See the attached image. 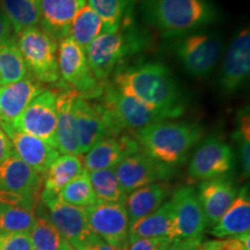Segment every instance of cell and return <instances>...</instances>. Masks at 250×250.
Segmentation results:
<instances>
[{"label":"cell","instance_id":"obj_26","mask_svg":"<svg viewBox=\"0 0 250 250\" xmlns=\"http://www.w3.org/2000/svg\"><path fill=\"white\" fill-rule=\"evenodd\" d=\"M249 228L250 199L248 187H243L237 193L232 206L214 225L210 233L217 237L236 236L249 233Z\"/></svg>","mask_w":250,"mask_h":250},{"label":"cell","instance_id":"obj_40","mask_svg":"<svg viewBox=\"0 0 250 250\" xmlns=\"http://www.w3.org/2000/svg\"><path fill=\"white\" fill-rule=\"evenodd\" d=\"M202 239L174 240L168 242L160 250H201Z\"/></svg>","mask_w":250,"mask_h":250},{"label":"cell","instance_id":"obj_7","mask_svg":"<svg viewBox=\"0 0 250 250\" xmlns=\"http://www.w3.org/2000/svg\"><path fill=\"white\" fill-rule=\"evenodd\" d=\"M41 201L48 211L43 215L51 221L74 250H89L94 243L101 239L90 229L83 208L66 204L58 198V195L43 191Z\"/></svg>","mask_w":250,"mask_h":250},{"label":"cell","instance_id":"obj_21","mask_svg":"<svg viewBox=\"0 0 250 250\" xmlns=\"http://www.w3.org/2000/svg\"><path fill=\"white\" fill-rule=\"evenodd\" d=\"M73 115L80 154H85L100 140L109 137L107 127L94 103L78 94L73 102Z\"/></svg>","mask_w":250,"mask_h":250},{"label":"cell","instance_id":"obj_6","mask_svg":"<svg viewBox=\"0 0 250 250\" xmlns=\"http://www.w3.org/2000/svg\"><path fill=\"white\" fill-rule=\"evenodd\" d=\"M17 44L31 76L41 83H57V41L40 27H31L18 34Z\"/></svg>","mask_w":250,"mask_h":250},{"label":"cell","instance_id":"obj_14","mask_svg":"<svg viewBox=\"0 0 250 250\" xmlns=\"http://www.w3.org/2000/svg\"><path fill=\"white\" fill-rule=\"evenodd\" d=\"M250 74V30L243 28L234 36L225 54L219 88L225 95H232L248 83Z\"/></svg>","mask_w":250,"mask_h":250},{"label":"cell","instance_id":"obj_30","mask_svg":"<svg viewBox=\"0 0 250 250\" xmlns=\"http://www.w3.org/2000/svg\"><path fill=\"white\" fill-rule=\"evenodd\" d=\"M104 33L101 19L88 5H83L72 21L68 36L71 37L83 51L96 37Z\"/></svg>","mask_w":250,"mask_h":250},{"label":"cell","instance_id":"obj_11","mask_svg":"<svg viewBox=\"0 0 250 250\" xmlns=\"http://www.w3.org/2000/svg\"><path fill=\"white\" fill-rule=\"evenodd\" d=\"M90 229L108 245L124 250L129 243V217L124 203H103L83 208Z\"/></svg>","mask_w":250,"mask_h":250},{"label":"cell","instance_id":"obj_44","mask_svg":"<svg viewBox=\"0 0 250 250\" xmlns=\"http://www.w3.org/2000/svg\"><path fill=\"white\" fill-rule=\"evenodd\" d=\"M2 208H4V204H1V203H0V214H1Z\"/></svg>","mask_w":250,"mask_h":250},{"label":"cell","instance_id":"obj_31","mask_svg":"<svg viewBox=\"0 0 250 250\" xmlns=\"http://www.w3.org/2000/svg\"><path fill=\"white\" fill-rule=\"evenodd\" d=\"M28 74L29 72L14 37L0 45V86L22 80Z\"/></svg>","mask_w":250,"mask_h":250},{"label":"cell","instance_id":"obj_43","mask_svg":"<svg viewBox=\"0 0 250 250\" xmlns=\"http://www.w3.org/2000/svg\"><path fill=\"white\" fill-rule=\"evenodd\" d=\"M89 250H122V249H118V248H116V247H112L110 245H108V243H105L102 239H99L98 241H96L92 247H90Z\"/></svg>","mask_w":250,"mask_h":250},{"label":"cell","instance_id":"obj_33","mask_svg":"<svg viewBox=\"0 0 250 250\" xmlns=\"http://www.w3.org/2000/svg\"><path fill=\"white\" fill-rule=\"evenodd\" d=\"M88 176L98 202L125 203L126 193L122 189L115 168L88 171Z\"/></svg>","mask_w":250,"mask_h":250},{"label":"cell","instance_id":"obj_2","mask_svg":"<svg viewBox=\"0 0 250 250\" xmlns=\"http://www.w3.org/2000/svg\"><path fill=\"white\" fill-rule=\"evenodd\" d=\"M142 12L146 22L167 37L187 36L220 18L211 0H143Z\"/></svg>","mask_w":250,"mask_h":250},{"label":"cell","instance_id":"obj_3","mask_svg":"<svg viewBox=\"0 0 250 250\" xmlns=\"http://www.w3.org/2000/svg\"><path fill=\"white\" fill-rule=\"evenodd\" d=\"M203 134L204 130L199 124L164 121L134 131L133 137L144 153L174 167L186 161Z\"/></svg>","mask_w":250,"mask_h":250},{"label":"cell","instance_id":"obj_39","mask_svg":"<svg viewBox=\"0 0 250 250\" xmlns=\"http://www.w3.org/2000/svg\"><path fill=\"white\" fill-rule=\"evenodd\" d=\"M170 242V240L161 237H149V239H137L127 243L124 250H160L165 245Z\"/></svg>","mask_w":250,"mask_h":250},{"label":"cell","instance_id":"obj_37","mask_svg":"<svg viewBox=\"0 0 250 250\" xmlns=\"http://www.w3.org/2000/svg\"><path fill=\"white\" fill-rule=\"evenodd\" d=\"M249 240V233H245L226 240L202 242L201 250H250Z\"/></svg>","mask_w":250,"mask_h":250},{"label":"cell","instance_id":"obj_36","mask_svg":"<svg viewBox=\"0 0 250 250\" xmlns=\"http://www.w3.org/2000/svg\"><path fill=\"white\" fill-rule=\"evenodd\" d=\"M250 118L248 110L240 118V126L236 131V138L240 143V156H241L243 174L249 177L250 173Z\"/></svg>","mask_w":250,"mask_h":250},{"label":"cell","instance_id":"obj_5","mask_svg":"<svg viewBox=\"0 0 250 250\" xmlns=\"http://www.w3.org/2000/svg\"><path fill=\"white\" fill-rule=\"evenodd\" d=\"M96 109L107 127L109 137L121 136L125 131L139 130L149 124L168 121L138 100L124 95L112 85L103 86Z\"/></svg>","mask_w":250,"mask_h":250},{"label":"cell","instance_id":"obj_20","mask_svg":"<svg viewBox=\"0 0 250 250\" xmlns=\"http://www.w3.org/2000/svg\"><path fill=\"white\" fill-rule=\"evenodd\" d=\"M43 90V83L30 73L22 80L0 86V123H13L27 105Z\"/></svg>","mask_w":250,"mask_h":250},{"label":"cell","instance_id":"obj_42","mask_svg":"<svg viewBox=\"0 0 250 250\" xmlns=\"http://www.w3.org/2000/svg\"><path fill=\"white\" fill-rule=\"evenodd\" d=\"M12 34H13V29H12L11 23H9L7 18L0 12V45L13 39Z\"/></svg>","mask_w":250,"mask_h":250},{"label":"cell","instance_id":"obj_9","mask_svg":"<svg viewBox=\"0 0 250 250\" xmlns=\"http://www.w3.org/2000/svg\"><path fill=\"white\" fill-rule=\"evenodd\" d=\"M57 62L59 77L81 96L96 98L101 93L102 86L90 71L86 52L70 36L59 41Z\"/></svg>","mask_w":250,"mask_h":250},{"label":"cell","instance_id":"obj_32","mask_svg":"<svg viewBox=\"0 0 250 250\" xmlns=\"http://www.w3.org/2000/svg\"><path fill=\"white\" fill-rule=\"evenodd\" d=\"M29 235L34 250H74L70 242L43 214L36 219Z\"/></svg>","mask_w":250,"mask_h":250},{"label":"cell","instance_id":"obj_29","mask_svg":"<svg viewBox=\"0 0 250 250\" xmlns=\"http://www.w3.org/2000/svg\"><path fill=\"white\" fill-rule=\"evenodd\" d=\"M41 0H0L1 13L7 18L15 35L40 23Z\"/></svg>","mask_w":250,"mask_h":250},{"label":"cell","instance_id":"obj_28","mask_svg":"<svg viewBox=\"0 0 250 250\" xmlns=\"http://www.w3.org/2000/svg\"><path fill=\"white\" fill-rule=\"evenodd\" d=\"M90 8L101 19L104 33H115L131 21L134 0H87Z\"/></svg>","mask_w":250,"mask_h":250},{"label":"cell","instance_id":"obj_12","mask_svg":"<svg viewBox=\"0 0 250 250\" xmlns=\"http://www.w3.org/2000/svg\"><path fill=\"white\" fill-rule=\"evenodd\" d=\"M115 171L123 191L130 193L142 187L170 179L175 168L155 160L142 151L124 158L115 167Z\"/></svg>","mask_w":250,"mask_h":250},{"label":"cell","instance_id":"obj_10","mask_svg":"<svg viewBox=\"0 0 250 250\" xmlns=\"http://www.w3.org/2000/svg\"><path fill=\"white\" fill-rule=\"evenodd\" d=\"M57 96L56 90L44 89L9 125L15 131L37 137L56 147Z\"/></svg>","mask_w":250,"mask_h":250},{"label":"cell","instance_id":"obj_15","mask_svg":"<svg viewBox=\"0 0 250 250\" xmlns=\"http://www.w3.org/2000/svg\"><path fill=\"white\" fill-rule=\"evenodd\" d=\"M170 202L174 208L177 239H202L208 226L196 190L189 186L177 188L171 195Z\"/></svg>","mask_w":250,"mask_h":250},{"label":"cell","instance_id":"obj_27","mask_svg":"<svg viewBox=\"0 0 250 250\" xmlns=\"http://www.w3.org/2000/svg\"><path fill=\"white\" fill-rule=\"evenodd\" d=\"M83 169L85 168L80 155H59L45 171L43 177L44 181L43 192L58 195L62 188L79 176Z\"/></svg>","mask_w":250,"mask_h":250},{"label":"cell","instance_id":"obj_23","mask_svg":"<svg viewBox=\"0 0 250 250\" xmlns=\"http://www.w3.org/2000/svg\"><path fill=\"white\" fill-rule=\"evenodd\" d=\"M78 92L66 87L57 96V126H56V148L62 154L81 155L76 132L73 102Z\"/></svg>","mask_w":250,"mask_h":250},{"label":"cell","instance_id":"obj_8","mask_svg":"<svg viewBox=\"0 0 250 250\" xmlns=\"http://www.w3.org/2000/svg\"><path fill=\"white\" fill-rule=\"evenodd\" d=\"M224 51V42L215 34L199 33L184 36L176 45V56L188 74L208 77L217 66Z\"/></svg>","mask_w":250,"mask_h":250},{"label":"cell","instance_id":"obj_24","mask_svg":"<svg viewBox=\"0 0 250 250\" xmlns=\"http://www.w3.org/2000/svg\"><path fill=\"white\" fill-rule=\"evenodd\" d=\"M167 239L170 241L177 239L175 227V215L171 202L162 204L158 210L152 212L129 227V242L137 239Z\"/></svg>","mask_w":250,"mask_h":250},{"label":"cell","instance_id":"obj_4","mask_svg":"<svg viewBox=\"0 0 250 250\" xmlns=\"http://www.w3.org/2000/svg\"><path fill=\"white\" fill-rule=\"evenodd\" d=\"M149 40L145 31L132 22L123 24L115 33H103L86 49V57L94 78L103 81L127 58L142 52Z\"/></svg>","mask_w":250,"mask_h":250},{"label":"cell","instance_id":"obj_17","mask_svg":"<svg viewBox=\"0 0 250 250\" xmlns=\"http://www.w3.org/2000/svg\"><path fill=\"white\" fill-rule=\"evenodd\" d=\"M0 126L11 140L14 154L41 175H44L52 162L61 155L57 148L44 140L15 131L9 124L0 123Z\"/></svg>","mask_w":250,"mask_h":250},{"label":"cell","instance_id":"obj_18","mask_svg":"<svg viewBox=\"0 0 250 250\" xmlns=\"http://www.w3.org/2000/svg\"><path fill=\"white\" fill-rule=\"evenodd\" d=\"M138 152H142V148L134 137L126 134L107 137L85 153L83 164L87 171L110 169L116 167L127 155Z\"/></svg>","mask_w":250,"mask_h":250},{"label":"cell","instance_id":"obj_1","mask_svg":"<svg viewBox=\"0 0 250 250\" xmlns=\"http://www.w3.org/2000/svg\"><path fill=\"white\" fill-rule=\"evenodd\" d=\"M112 86L167 120L184 114L187 99L171 71L161 62H145L114 73Z\"/></svg>","mask_w":250,"mask_h":250},{"label":"cell","instance_id":"obj_22","mask_svg":"<svg viewBox=\"0 0 250 250\" xmlns=\"http://www.w3.org/2000/svg\"><path fill=\"white\" fill-rule=\"evenodd\" d=\"M86 4L87 0H41L40 28L59 42L68 36L72 21Z\"/></svg>","mask_w":250,"mask_h":250},{"label":"cell","instance_id":"obj_41","mask_svg":"<svg viewBox=\"0 0 250 250\" xmlns=\"http://www.w3.org/2000/svg\"><path fill=\"white\" fill-rule=\"evenodd\" d=\"M12 155H14L13 145H12L7 134L0 126V165L4 164Z\"/></svg>","mask_w":250,"mask_h":250},{"label":"cell","instance_id":"obj_16","mask_svg":"<svg viewBox=\"0 0 250 250\" xmlns=\"http://www.w3.org/2000/svg\"><path fill=\"white\" fill-rule=\"evenodd\" d=\"M43 176L17 155L0 165V191L17 193L36 208L42 193Z\"/></svg>","mask_w":250,"mask_h":250},{"label":"cell","instance_id":"obj_19","mask_svg":"<svg viewBox=\"0 0 250 250\" xmlns=\"http://www.w3.org/2000/svg\"><path fill=\"white\" fill-rule=\"evenodd\" d=\"M197 193L205 215L206 226L213 227L232 206L239 189L232 180L220 176L203 181Z\"/></svg>","mask_w":250,"mask_h":250},{"label":"cell","instance_id":"obj_35","mask_svg":"<svg viewBox=\"0 0 250 250\" xmlns=\"http://www.w3.org/2000/svg\"><path fill=\"white\" fill-rule=\"evenodd\" d=\"M34 211L21 206L4 204L0 214V234L2 233H29L36 223Z\"/></svg>","mask_w":250,"mask_h":250},{"label":"cell","instance_id":"obj_25","mask_svg":"<svg viewBox=\"0 0 250 250\" xmlns=\"http://www.w3.org/2000/svg\"><path fill=\"white\" fill-rule=\"evenodd\" d=\"M170 193L171 187L165 182L148 184L130 192L124 203L130 226L139 219L158 210Z\"/></svg>","mask_w":250,"mask_h":250},{"label":"cell","instance_id":"obj_38","mask_svg":"<svg viewBox=\"0 0 250 250\" xmlns=\"http://www.w3.org/2000/svg\"><path fill=\"white\" fill-rule=\"evenodd\" d=\"M0 250H34L29 233L0 234Z\"/></svg>","mask_w":250,"mask_h":250},{"label":"cell","instance_id":"obj_13","mask_svg":"<svg viewBox=\"0 0 250 250\" xmlns=\"http://www.w3.org/2000/svg\"><path fill=\"white\" fill-rule=\"evenodd\" d=\"M235 153L218 137H208L193 153L188 174L193 181H206L225 176L233 169Z\"/></svg>","mask_w":250,"mask_h":250},{"label":"cell","instance_id":"obj_34","mask_svg":"<svg viewBox=\"0 0 250 250\" xmlns=\"http://www.w3.org/2000/svg\"><path fill=\"white\" fill-rule=\"evenodd\" d=\"M58 198L66 204L79 206V208H87L96 204L98 198L90 184L88 171L83 169L79 176L62 188L58 193Z\"/></svg>","mask_w":250,"mask_h":250}]
</instances>
